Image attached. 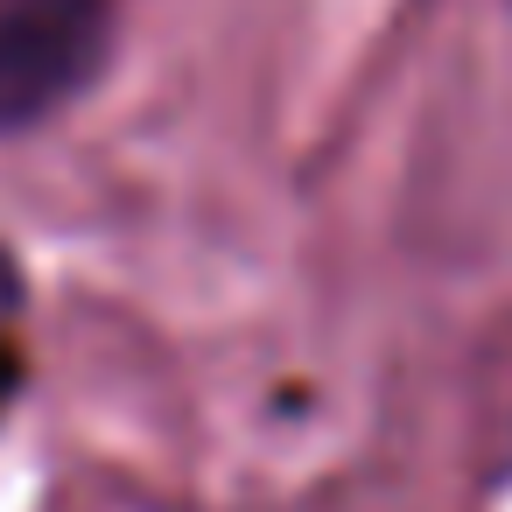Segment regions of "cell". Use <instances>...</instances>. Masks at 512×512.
Returning a JSON list of instances; mask_svg holds the SVG:
<instances>
[{
	"mask_svg": "<svg viewBox=\"0 0 512 512\" xmlns=\"http://www.w3.org/2000/svg\"><path fill=\"white\" fill-rule=\"evenodd\" d=\"M106 57L113 0H0V134L85 99Z\"/></svg>",
	"mask_w": 512,
	"mask_h": 512,
	"instance_id": "1",
	"label": "cell"
},
{
	"mask_svg": "<svg viewBox=\"0 0 512 512\" xmlns=\"http://www.w3.org/2000/svg\"><path fill=\"white\" fill-rule=\"evenodd\" d=\"M15 309H22V274H15L8 253H0V400L15 386Z\"/></svg>",
	"mask_w": 512,
	"mask_h": 512,
	"instance_id": "2",
	"label": "cell"
}]
</instances>
